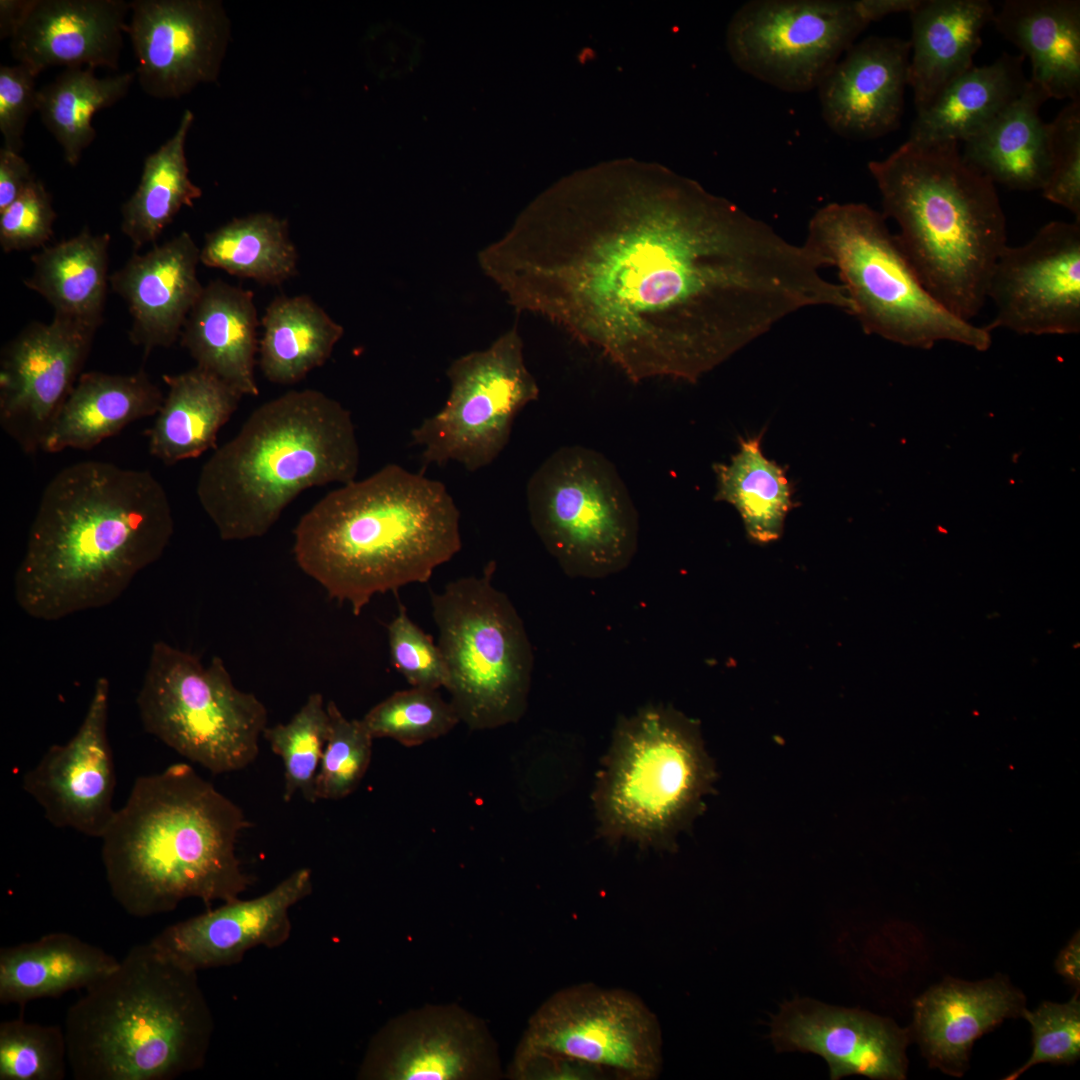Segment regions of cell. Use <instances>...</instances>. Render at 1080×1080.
<instances>
[{
  "mask_svg": "<svg viewBox=\"0 0 1080 1080\" xmlns=\"http://www.w3.org/2000/svg\"><path fill=\"white\" fill-rule=\"evenodd\" d=\"M910 49L907 40L875 35L847 49L816 88L822 117L834 133L870 140L899 127Z\"/></svg>",
  "mask_w": 1080,
  "mask_h": 1080,
  "instance_id": "603a6c76",
  "label": "cell"
},
{
  "mask_svg": "<svg viewBox=\"0 0 1080 1080\" xmlns=\"http://www.w3.org/2000/svg\"><path fill=\"white\" fill-rule=\"evenodd\" d=\"M56 212L44 183L34 177L0 212V246L5 253L38 248L51 239Z\"/></svg>",
  "mask_w": 1080,
  "mask_h": 1080,
  "instance_id": "c3c4849f",
  "label": "cell"
},
{
  "mask_svg": "<svg viewBox=\"0 0 1080 1080\" xmlns=\"http://www.w3.org/2000/svg\"><path fill=\"white\" fill-rule=\"evenodd\" d=\"M920 0H858L860 11L869 22L881 20L894 13H910Z\"/></svg>",
  "mask_w": 1080,
  "mask_h": 1080,
  "instance_id": "f5cc1de1",
  "label": "cell"
},
{
  "mask_svg": "<svg viewBox=\"0 0 1080 1080\" xmlns=\"http://www.w3.org/2000/svg\"><path fill=\"white\" fill-rule=\"evenodd\" d=\"M243 810L187 763L138 777L100 838L106 880L130 916L239 898L252 880L236 854Z\"/></svg>",
  "mask_w": 1080,
  "mask_h": 1080,
  "instance_id": "277c9868",
  "label": "cell"
},
{
  "mask_svg": "<svg viewBox=\"0 0 1080 1080\" xmlns=\"http://www.w3.org/2000/svg\"><path fill=\"white\" fill-rule=\"evenodd\" d=\"M995 9L987 0H920L909 13L912 36L908 86L916 113L928 108L973 67L982 31Z\"/></svg>",
  "mask_w": 1080,
  "mask_h": 1080,
  "instance_id": "83f0119b",
  "label": "cell"
},
{
  "mask_svg": "<svg viewBox=\"0 0 1080 1080\" xmlns=\"http://www.w3.org/2000/svg\"><path fill=\"white\" fill-rule=\"evenodd\" d=\"M805 243L836 267L867 334L905 346L952 341L986 350L991 332L963 320L925 288L885 216L864 203H830L811 218Z\"/></svg>",
  "mask_w": 1080,
  "mask_h": 1080,
  "instance_id": "9c48e42d",
  "label": "cell"
},
{
  "mask_svg": "<svg viewBox=\"0 0 1080 1080\" xmlns=\"http://www.w3.org/2000/svg\"><path fill=\"white\" fill-rule=\"evenodd\" d=\"M28 0H0V39H11L27 7Z\"/></svg>",
  "mask_w": 1080,
  "mask_h": 1080,
  "instance_id": "db71d44e",
  "label": "cell"
},
{
  "mask_svg": "<svg viewBox=\"0 0 1080 1080\" xmlns=\"http://www.w3.org/2000/svg\"><path fill=\"white\" fill-rule=\"evenodd\" d=\"M1048 124L1052 170L1041 191L1080 222V99L1070 101Z\"/></svg>",
  "mask_w": 1080,
  "mask_h": 1080,
  "instance_id": "7dc6e473",
  "label": "cell"
},
{
  "mask_svg": "<svg viewBox=\"0 0 1080 1080\" xmlns=\"http://www.w3.org/2000/svg\"><path fill=\"white\" fill-rule=\"evenodd\" d=\"M362 721L374 739L390 738L406 747L440 738L461 722L451 702L438 690L419 687L392 693L373 706Z\"/></svg>",
  "mask_w": 1080,
  "mask_h": 1080,
  "instance_id": "b9f144b4",
  "label": "cell"
},
{
  "mask_svg": "<svg viewBox=\"0 0 1080 1080\" xmlns=\"http://www.w3.org/2000/svg\"><path fill=\"white\" fill-rule=\"evenodd\" d=\"M1025 1004L1002 974L977 982L946 978L915 999L910 1030L931 1068L961 1077L974 1042L1005 1019L1022 1017Z\"/></svg>",
  "mask_w": 1080,
  "mask_h": 1080,
  "instance_id": "484cf974",
  "label": "cell"
},
{
  "mask_svg": "<svg viewBox=\"0 0 1080 1080\" xmlns=\"http://www.w3.org/2000/svg\"><path fill=\"white\" fill-rule=\"evenodd\" d=\"M109 692V680L99 677L76 733L64 744L51 745L23 777V789L51 825L95 838L102 837L116 812Z\"/></svg>",
  "mask_w": 1080,
  "mask_h": 1080,
  "instance_id": "ffe728a7",
  "label": "cell"
},
{
  "mask_svg": "<svg viewBox=\"0 0 1080 1080\" xmlns=\"http://www.w3.org/2000/svg\"><path fill=\"white\" fill-rule=\"evenodd\" d=\"M714 778L696 721L663 704L622 716L592 794L598 834L612 845L673 851Z\"/></svg>",
  "mask_w": 1080,
  "mask_h": 1080,
  "instance_id": "ba28073f",
  "label": "cell"
},
{
  "mask_svg": "<svg viewBox=\"0 0 1080 1080\" xmlns=\"http://www.w3.org/2000/svg\"><path fill=\"white\" fill-rule=\"evenodd\" d=\"M261 323L258 364L265 378L279 385L295 384L322 366L344 334L308 295L275 298Z\"/></svg>",
  "mask_w": 1080,
  "mask_h": 1080,
  "instance_id": "d590c367",
  "label": "cell"
},
{
  "mask_svg": "<svg viewBox=\"0 0 1080 1080\" xmlns=\"http://www.w3.org/2000/svg\"><path fill=\"white\" fill-rule=\"evenodd\" d=\"M136 704L147 733L214 774L253 763L268 722L265 705L234 685L221 658L204 666L164 641L152 646Z\"/></svg>",
  "mask_w": 1080,
  "mask_h": 1080,
  "instance_id": "8fae6325",
  "label": "cell"
},
{
  "mask_svg": "<svg viewBox=\"0 0 1080 1080\" xmlns=\"http://www.w3.org/2000/svg\"><path fill=\"white\" fill-rule=\"evenodd\" d=\"M20 153L0 149V212L4 211L34 178Z\"/></svg>",
  "mask_w": 1080,
  "mask_h": 1080,
  "instance_id": "f907efd6",
  "label": "cell"
},
{
  "mask_svg": "<svg viewBox=\"0 0 1080 1080\" xmlns=\"http://www.w3.org/2000/svg\"><path fill=\"white\" fill-rule=\"evenodd\" d=\"M330 728L315 780L317 800H339L352 794L365 776L374 738L362 719H348L334 701L327 703Z\"/></svg>",
  "mask_w": 1080,
  "mask_h": 1080,
  "instance_id": "ee69618b",
  "label": "cell"
},
{
  "mask_svg": "<svg viewBox=\"0 0 1080 1080\" xmlns=\"http://www.w3.org/2000/svg\"><path fill=\"white\" fill-rule=\"evenodd\" d=\"M1023 55L1002 54L973 66L917 113L908 141L920 145L966 142L989 126L1025 90Z\"/></svg>",
  "mask_w": 1080,
  "mask_h": 1080,
  "instance_id": "1f68e13d",
  "label": "cell"
},
{
  "mask_svg": "<svg viewBox=\"0 0 1080 1080\" xmlns=\"http://www.w3.org/2000/svg\"><path fill=\"white\" fill-rule=\"evenodd\" d=\"M129 12L125 0H28L11 55L36 77L55 66L117 70Z\"/></svg>",
  "mask_w": 1080,
  "mask_h": 1080,
  "instance_id": "cb8c5ba5",
  "label": "cell"
},
{
  "mask_svg": "<svg viewBox=\"0 0 1080 1080\" xmlns=\"http://www.w3.org/2000/svg\"><path fill=\"white\" fill-rule=\"evenodd\" d=\"M200 247L183 231L131 258L110 275L109 284L127 304L129 339L148 355L173 345L203 290L197 266Z\"/></svg>",
  "mask_w": 1080,
  "mask_h": 1080,
  "instance_id": "d4e9b609",
  "label": "cell"
},
{
  "mask_svg": "<svg viewBox=\"0 0 1080 1080\" xmlns=\"http://www.w3.org/2000/svg\"><path fill=\"white\" fill-rule=\"evenodd\" d=\"M715 500L739 512L748 538L756 544L778 540L794 507L792 488L784 469L765 457L761 435L740 441L727 464H715Z\"/></svg>",
  "mask_w": 1080,
  "mask_h": 1080,
  "instance_id": "74e56055",
  "label": "cell"
},
{
  "mask_svg": "<svg viewBox=\"0 0 1080 1080\" xmlns=\"http://www.w3.org/2000/svg\"><path fill=\"white\" fill-rule=\"evenodd\" d=\"M37 77L25 66H0V132L3 147L20 153L31 115L37 111Z\"/></svg>",
  "mask_w": 1080,
  "mask_h": 1080,
  "instance_id": "681fc988",
  "label": "cell"
},
{
  "mask_svg": "<svg viewBox=\"0 0 1080 1080\" xmlns=\"http://www.w3.org/2000/svg\"><path fill=\"white\" fill-rule=\"evenodd\" d=\"M1047 94L1030 79L1023 93L989 126L964 142L963 158L994 184L1042 190L1052 170L1049 124L1040 117Z\"/></svg>",
  "mask_w": 1080,
  "mask_h": 1080,
  "instance_id": "4dcf8cb0",
  "label": "cell"
},
{
  "mask_svg": "<svg viewBox=\"0 0 1080 1080\" xmlns=\"http://www.w3.org/2000/svg\"><path fill=\"white\" fill-rule=\"evenodd\" d=\"M63 1028L76 1080H173L203 1066L214 1020L197 972L149 941L84 989Z\"/></svg>",
  "mask_w": 1080,
  "mask_h": 1080,
  "instance_id": "52a82bcc",
  "label": "cell"
},
{
  "mask_svg": "<svg viewBox=\"0 0 1080 1080\" xmlns=\"http://www.w3.org/2000/svg\"><path fill=\"white\" fill-rule=\"evenodd\" d=\"M193 121V113L185 110L174 134L145 158L139 184L121 207V231L135 249L154 243L178 212L202 195L189 176L185 154Z\"/></svg>",
  "mask_w": 1080,
  "mask_h": 1080,
  "instance_id": "8d00e7d4",
  "label": "cell"
},
{
  "mask_svg": "<svg viewBox=\"0 0 1080 1080\" xmlns=\"http://www.w3.org/2000/svg\"><path fill=\"white\" fill-rule=\"evenodd\" d=\"M1022 1017L1031 1026L1032 1053L1028 1060L1005 1080H1015L1040 1063L1072 1064L1080 1057V997L1075 990L1066 1003L1042 1002L1036 1009H1024Z\"/></svg>",
  "mask_w": 1080,
  "mask_h": 1080,
  "instance_id": "f6af8a7d",
  "label": "cell"
},
{
  "mask_svg": "<svg viewBox=\"0 0 1080 1080\" xmlns=\"http://www.w3.org/2000/svg\"><path fill=\"white\" fill-rule=\"evenodd\" d=\"M995 316L985 325L1018 334L1080 332V222L1051 221L1025 244L1006 246L989 277Z\"/></svg>",
  "mask_w": 1080,
  "mask_h": 1080,
  "instance_id": "2e32d148",
  "label": "cell"
},
{
  "mask_svg": "<svg viewBox=\"0 0 1080 1080\" xmlns=\"http://www.w3.org/2000/svg\"><path fill=\"white\" fill-rule=\"evenodd\" d=\"M96 328L54 315L32 322L2 349L0 425L26 454L43 441L80 377Z\"/></svg>",
  "mask_w": 1080,
  "mask_h": 1080,
  "instance_id": "e0dca14e",
  "label": "cell"
},
{
  "mask_svg": "<svg viewBox=\"0 0 1080 1080\" xmlns=\"http://www.w3.org/2000/svg\"><path fill=\"white\" fill-rule=\"evenodd\" d=\"M120 960L65 932H54L0 950V1003L24 1006L41 998L86 989L113 972Z\"/></svg>",
  "mask_w": 1080,
  "mask_h": 1080,
  "instance_id": "d6a6232c",
  "label": "cell"
},
{
  "mask_svg": "<svg viewBox=\"0 0 1080 1080\" xmlns=\"http://www.w3.org/2000/svg\"><path fill=\"white\" fill-rule=\"evenodd\" d=\"M560 1058L611 1071L622 1079H655L662 1034L636 995L592 983L559 990L532 1015L514 1059Z\"/></svg>",
  "mask_w": 1080,
  "mask_h": 1080,
  "instance_id": "5bb4252c",
  "label": "cell"
},
{
  "mask_svg": "<svg viewBox=\"0 0 1080 1080\" xmlns=\"http://www.w3.org/2000/svg\"><path fill=\"white\" fill-rule=\"evenodd\" d=\"M329 728L327 704L318 692L310 694L287 723L265 728L263 737L282 759L284 801L289 802L296 794H301L306 801L316 802L315 780Z\"/></svg>",
  "mask_w": 1080,
  "mask_h": 1080,
  "instance_id": "60d3db41",
  "label": "cell"
},
{
  "mask_svg": "<svg viewBox=\"0 0 1080 1080\" xmlns=\"http://www.w3.org/2000/svg\"><path fill=\"white\" fill-rule=\"evenodd\" d=\"M293 533L299 568L355 616L377 594L427 583L462 547L446 486L393 463L327 493Z\"/></svg>",
  "mask_w": 1080,
  "mask_h": 1080,
  "instance_id": "3957f363",
  "label": "cell"
},
{
  "mask_svg": "<svg viewBox=\"0 0 1080 1080\" xmlns=\"http://www.w3.org/2000/svg\"><path fill=\"white\" fill-rule=\"evenodd\" d=\"M164 395L144 370L80 375L48 431L42 450H89L128 424L156 415Z\"/></svg>",
  "mask_w": 1080,
  "mask_h": 1080,
  "instance_id": "f1b7e54d",
  "label": "cell"
},
{
  "mask_svg": "<svg viewBox=\"0 0 1080 1080\" xmlns=\"http://www.w3.org/2000/svg\"><path fill=\"white\" fill-rule=\"evenodd\" d=\"M67 1068L64 1028L22 1018L0 1023V1080H63Z\"/></svg>",
  "mask_w": 1080,
  "mask_h": 1080,
  "instance_id": "7bdbcfd3",
  "label": "cell"
},
{
  "mask_svg": "<svg viewBox=\"0 0 1080 1080\" xmlns=\"http://www.w3.org/2000/svg\"><path fill=\"white\" fill-rule=\"evenodd\" d=\"M496 562L481 575L448 582L431 593L449 681L460 721L471 730L515 723L526 711L534 657L524 623L509 597L492 583Z\"/></svg>",
  "mask_w": 1080,
  "mask_h": 1080,
  "instance_id": "30bf717a",
  "label": "cell"
},
{
  "mask_svg": "<svg viewBox=\"0 0 1080 1080\" xmlns=\"http://www.w3.org/2000/svg\"><path fill=\"white\" fill-rule=\"evenodd\" d=\"M387 636L391 664L411 687H447L449 674L441 649L412 621L402 603L387 625Z\"/></svg>",
  "mask_w": 1080,
  "mask_h": 1080,
  "instance_id": "bcb514c9",
  "label": "cell"
},
{
  "mask_svg": "<svg viewBox=\"0 0 1080 1080\" xmlns=\"http://www.w3.org/2000/svg\"><path fill=\"white\" fill-rule=\"evenodd\" d=\"M163 380L168 391L146 432L149 453L165 464L197 458L215 446L243 395L198 366Z\"/></svg>",
  "mask_w": 1080,
  "mask_h": 1080,
  "instance_id": "836d02e7",
  "label": "cell"
},
{
  "mask_svg": "<svg viewBox=\"0 0 1080 1080\" xmlns=\"http://www.w3.org/2000/svg\"><path fill=\"white\" fill-rule=\"evenodd\" d=\"M360 450L350 412L315 389L257 407L201 468L196 494L224 541L264 536L304 490L346 484Z\"/></svg>",
  "mask_w": 1080,
  "mask_h": 1080,
  "instance_id": "5b68a950",
  "label": "cell"
},
{
  "mask_svg": "<svg viewBox=\"0 0 1080 1080\" xmlns=\"http://www.w3.org/2000/svg\"><path fill=\"white\" fill-rule=\"evenodd\" d=\"M203 265L263 285H280L297 271L298 252L286 220L259 212L235 218L206 234Z\"/></svg>",
  "mask_w": 1080,
  "mask_h": 1080,
  "instance_id": "ab89813d",
  "label": "cell"
},
{
  "mask_svg": "<svg viewBox=\"0 0 1080 1080\" xmlns=\"http://www.w3.org/2000/svg\"><path fill=\"white\" fill-rule=\"evenodd\" d=\"M129 13L126 35L145 94L178 99L217 80L231 36L220 1L133 0Z\"/></svg>",
  "mask_w": 1080,
  "mask_h": 1080,
  "instance_id": "ac0fdd59",
  "label": "cell"
},
{
  "mask_svg": "<svg viewBox=\"0 0 1080 1080\" xmlns=\"http://www.w3.org/2000/svg\"><path fill=\"white\" fill-rule=\"evenodd\" d=\"M258 325L253 292L218 279L203 287L180 341L196 366L243 396H257Z\"/></svg>",
  "mask_w": 1080,
  "mask_h": 1080,
  "instance_id": "4316f807",
  "label": "cell"
},
{
  "mask_svg": "<svg viewBox=\"0 0 1080 1080\" xmlns=\"http://www.w3.org/2000/svg\"><path fill=\"white\" fill-rule=\"evenodd\" d=\"M110 234L83 228L77 235L44 246L31 257L33 271L25 286L42 296L54 315L98 328L102 323L110 276Z\"/></svg>",
  "mask_w": 1080,
  "mask_h": 1080,
  "instance_id": "e575fe53",
  "label": "cell"
},
{
  "mask_svg": "<svg viewBox=\"0 0 1080 1080\" xmlns=\"http://www.w3.org/2000/svg\"><path fill=\"white\" fill-rule=\"evenodd\" d=\"M911 1038L910 1028H901L892 1019L811 998L785 1002L770 1024V1040L777 1052L819 1055L828 1065L831 1080L851 1075L905 1079Z\"/></svg>",
  "mask_w": 1080,
  "mask_h": 1080,
  "instance_id": "44dd1931",
  "label": "cell"
},
{
  "mask_svg": "<svg viewBox=\"0 0 1080 1080\" xmlns=\"http://www.w3.org/2000/svg\"><path fill=\"white\" fill-rule=\"evenodd\" d=\"M958 145L907 140L868 168L882 214L899 226L898 242L925 288L971 322L987 301L1007 227L995 184L963 158Z\"/></svg>",
  "mask_w": 1080,
  "mask_h": 1080,
  "instance_id": "8992f818",
  "label": "cell"
},
{
  "mask_svg": "<svg viewBox=\"0 0 1080 1080\" xmlns=\"http://www.w3.org/2000/svg\"><path fill=\"white\" fill-rule=\"evenodd\" d=\"M992 22L1031 62L1048 98L1080 99V1L1006 0Z\"/></svg>",
  "mask_w": 1080,
  "mask_h": 1080,
  "instance_id": "f546056e",
  "label": "cell"
},
{
  "mask_svg": "<svg viewBox=\"0 0 1080 1080\" xmlns=\"http://www.w3.org/2000/svg\"><path fill=\"white\" fill-rule=\"evenodd\" d=\"M868 25L858 0H752L732 16L726 45L745 73L804 93L818 87Z\"/></svg>",
  "mask_w": 1080,
  "mask_h": 1080,
  "instance_id": "9a60e30c",
  "label": "cell"
},
{
  "mask_svg": "<svg viewBox=\"0 0 1080 1080\" xmlns=\"http://www.w3.org/2000/svg\"><path fill=\"white\" fill-rule=\"evenodd\" d=\"M1057 973L1072 986L1080 990V933H1074L1069 942L1059 952L1055 960Z\"/></svg>",
  "mask_w": 1080,
  "mask_h": 1080,
  "instance_id": "816d5d0a",
  "label": "cell"
},
{
  "mask_svg": "<svg viewBox=\"0 0 1080 1080\" xmlns=\"http://www.w3.org/2000/svg\"><path fill=\"white\" fill-rule=\"evenodd\" d=\"M478 262L516 311L597 349L633 383H695L785 317L841 299L807 244L634 162L560 182Z\"/></svg>",
  "mask_w": 1080,
  "mask_h": 1080,
  "instance_id": "6da1fadb",
  "label": "cell"
},
{
  "mask_svg": "<svg viewBox=\"0 0 1080 1080\" xmlns=\"http://www.w3.org/2000/svg\"><path fill=\"white\" fill-rule=\"evenodd\" d=\"M309 868H299L266 893L236 898L174 923L150 942L176 964L195 972L230 966L258 946L275 948L291 934L290 909L312 892Z\"/></svg>",
  "mask_w": 1080,
  "mask_h": 1080,
  "instance_id": "7402d4cb",
  "label": "cell"
},
{
  "mask_svg": "<svg viewBox=\"0 0 1080 1080\" xmlns=\"http://www.w3.org/2000/svg\"><path fill=\"white\" fill-rule=\"evenodd\" d=\"M498 1074L496 1046L481 1020L456 1005H427L392 1019L378 1032L359 1076L471 1080Z\"/></svg>",
  "mask_w": 1080,
  "mask_h": 1080,
  "instance_id": "d6986e66",
  "label": "cell"
},
{
  "mask_svg": "<svg viewBox=\"0 0 1080 1080\" xmlns=\"http://www.w3.org/2000/svg\"><path fill=\"white\" fill-rule=\"evenodd\" d=\"M135 79V71L99 78L93 68H65L38 89L37 112L68 165L77 166L95 140L94 115L123 99Z\"/></svg>",
  "mask_w": 1080,
  "mask_h": 1080,
  "instance_id": "f35d334b",
  "label": "cell"
},
{
  "mask_svg": "<svg viewBox=\"0 0 1080 1080\" xmlns=\"http://www.w3.org/2000/svg\"><path fill=\"white\" fill-rule=\"evenodd\" d=\"M174 532L167 493L147 470L81 461L46 485L14 576L28 616L55 621L117 600Z\"/></svg>",
  "mask_w": 1080,
  "mask_h": 1080,
  "instance_id": "7a4b0ae2",
  "label": "cell"
},
{
  "mask_svg": "<svg viewBox=\"0 0 1080 1080\" xmlns=\"http://www.w3.org/2000/svg\"><path fill=\"white\" fill-rule=\"evenodd\" d=\"M526 500L534 531L567 576L604 578L632 562L638 512L616 467L597 450H555L530 476Z\"/></svg>",
  "mask_w": 1080,
  "mask_h": 1080,
  "instance_id": "7c38bea8",
  "label": "cell"
},
{
  "mask_svg": "<svg viewBox=\"0 0 1080 1080\" xmlns=\"http://www.w3.org/2000/svg\"><path fill=\"white\" fill-rule=\"evenodd\" d=\"M446 375L450 393L444 406L411 431V442L422 448L424 466L454 461L475 472L498 458L516 416L539 396L517 327L488 348L455 359Z\"/></svg>",
  "mask_w": 1080,
  "mask_h": 1080,
  "instance_id": "4fadbf2b",
  "label": "cell"
}]
</instances>
